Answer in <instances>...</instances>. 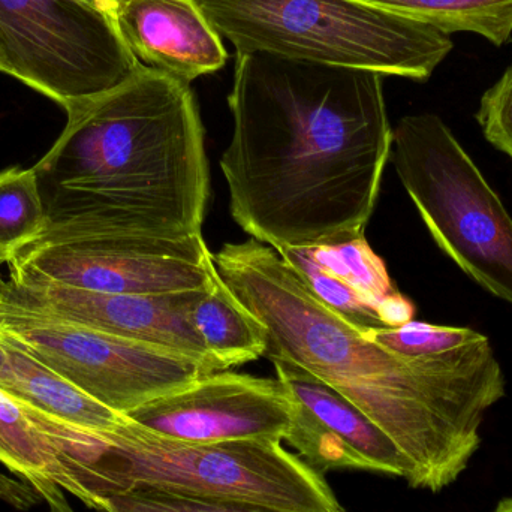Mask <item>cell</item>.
<instances>
[{"mask_svg":"<svg viewBox=\"0 0 512 512\" xmlns=\"http://www.w3.org/2000/svg\"><path fill=\"white\" fill-rule=\"evenodd\" d=\"M66 114L62 134L33 167L47 209L33 243L203 236L210 171L189 84L140 65Z\"/></svg>","mask_w":512,"mask_h":512,"instance_id":"obj_3","label":"cell"},{"mask_svg":"<svg viewBox=\"0 0 512 512\" xmlns=\"http://www.w3.org/2000/svg\"><path fill=\"white\" fill-rule=\"evenodd\" d=\"M45 227L47 209L35 168L0 171V261L36 242Z\"/></svg>","mask_w":512,"mask_h":512,"instance_id":"obj_18","label":"cell"},{"mask_svg":"<svg viewBox=\"0 0 512 512\" xmlns=\"http://www.w3.org/2000/svg\"><path fill=\"white\" fill-rule=\"evenodd\" d=\"M29 409L53 445L65 492L92 510L102 496L155 490L288 512H345L324 475L277 441L192 444L153 435L129 418L101 432Z\"/></svg>","mask_w":512,"mask_h":512,"instance_id":"obj_4","label":"cell"},{"mask_svg":"<svg viewBox=\"0 0 512 512\" xmlns=\"http://www.w3.org/2000/svg\"><path fill=\"white\" fill-rule=\"evenodd\" d=\"M0 463L29 484L50 512H75L65 496V477L26 403L0 390Z\"/></svg>","mask_w":512,"mask_h":512,"instance_id":"obj_15","label":"cell"},{"mask_svg":"<svg viewBox=\"0 0 512 512\" xmlns=\"http://www.w3.org/2000/svg\"><path fill=\"white\" fill-rule=\"evenodd\" d=\"M376 312H378L382 324L390 328H397L414 321L415 306L405 295L396 291L382 298L376 304Z\"/></svg>","mask_w":512,"mask_h":512,"instance_id":"obj_24","label":"cell"},{"mask_svg":"<svg viewBox=\"0 0 512 512\" xmlns=\"http://www.w3.org/2000/svg\"><path fill=\"white\" fill-rule=\"evenodd\" d=\"M8 274L111 294H168L212 285L216 270L203 236L77 237L33 243L8 262Z\"/></svg>","mask_w":512,"mask_h":512,"instance_id":"obj_9","label":"cell"},{"mask_svg":"<svg viewBox=\"0 0 512 512\" xmlns=\"http://www.w3.org/2000/svg\"><path fill=\"white\" fill-rule=\"evenodd\" d=\"M213 261L267 328L264 357L307 370L358 406L414 466L409 486L438 493L466 471L487 411L505 396L489 337L465 328L441 351L406 357L328 309L271 246L227 243Z\"/></svg>","mask_w":512,"mask_h":512,"instance_id":"obj_2","label":"cell"},{"mask_svg":"<svg viewBox=\"0 0 512 512\" xmlns=\"http://www.w3.org/2000/svg\"><path fill=\"white\" fill-rule=\"evenodd\" d=\"M206 289V288H203ZM203 289L168 294H111L0 271V295L75 324L191 355L215 372L225 369L204 345L191 321Z\"/></svg>","mask_w":512,"mask_h":512,"instance_id":"obj_11","label":"cell"},{"mask_svg":"<svg viewBox=\"0 0 512 512\" xmlns=\"http://www.w3.org/2000/svg\"><path fill=\"white\" fill-rule=\"evenodd\" d=\"M295 412L294 397L279 379L222 370L158 397L125 417L162 438L215 444L285 441Z\"/></svg>","mask_w":512,"mask_h":512,"instance_id":"obj_10","label":"cell"},{"mask_svg":"<svg viewBox=\"0 0 512 512\" xmlns=\"http://www.w3.org/2000/svg\"><path fill=\"white\" fill-rule=\"evenodd\" d=\"M493 512H512V496L511 498L502 499V501L499 502L498 507H496V510Z\"/></svg>","mask_w":512,"mask_h":512,"instance_id":"obj_26","label":"cell"},{"mask_svg":"<svg viewBox=\"0 0 512 512\" xmlns=\"http://www.w3.org/2000/svg\"><path fill=\"white\" fill-rule=\"evenodd\" d=\"M477 120L486 140L512 161V66L484 93Z\"/></svg>","mask_w":512,"mask_h":512,"instance_id":"obj_22","label":"cell"},{"mask_svg":"<svg viewBox=\"0 0 512 512\" xmlns=\"http://www.w3.org/2000/svg\"><path fill=\"white\" fill-rule=\"evenodd\" d=\"M83 2L89 3V5L101 9V11L105 12V14H107L108 6H110V0H83Z\"/></svg>","mask_w":512,"mask_h":512,"instance_id":"obj_25","label":"cell"},{"mask_svg":"<svg viewBox=\"0 0 512 512\" xmlns=\"http://www.w3.org/2000/svg\"><path fill=\"white\" fill-rule=\"evenodd\" d=\"M0 390L45 414L84 429L111 432L128 421L0 336Z\"/></svg>","mask_w":512,"mask_h":512,"instance_id":"obj_14","label":"cell"},{"mask_svg":"<svg viewBox=\"0 0 512 512\" xmlns=\"http://www.w3.org/2000/svg\"><path fill=\"white\" fill-rule=\"evenodd\" d=\"M98 512H288L240 501H216L170 495L155 490H129L102 496L95 502Z\"/></svg>","mask_w":512,"mask_h":512,"instance_id":"obj_21","label":"cell"},{"mask_svg":"<svg viewBox=\"0 0 512 512\" xmlns=\"http://www.w3.org/2000/svg\"><path fill=\"white\" fill-rule=\"evenodd\" d=\"M237 53L426 81L450 35L364 0H198Z\"/></svg>","mask_w":512,"mask_h":512,"instance_id":"obj_5","label":"cell"},{"mask_svg":"<svg viewBox=\"0 0 512 512\" xmlns=\"http://www.w3.org/2000/svg\"><path fill=\"white\" fill-rule=\"evenodd\" d=\"M273 364L297 405L285 441L307 466L321 475L336 469L382 472L411 484L414 466L408 457L358 406L295 364Z\"/></svg>","mask_w":512,"mask_h":512,"instance_id":"obj_12","label":"cell"},{"mask_svg":"<svg viewBox=\"0 0 512 512\" xmlns=\"http://www.w3.org/2000/svg\"><path fill=\"white\" fill-rule=\"evenodd\" d=\"M391 159L436 245L512 304V218L447 123L432 113L403 117Z\"/></svg>","mask_w":512,"mask_h":512,"instance_id":"obj_6","label":"cell"},{"mask_svg":"<svg viewBox=\"0 0 512 512\" xmlns=\"http://www.w3.org/2000/svg\"><path fill=\"white\" fill-rule=\"evenodd\" d=\"M0 502L18 511H29L42 502V498L29 484L0 472Z\"/></svg>","mask_w":512,"mask_h":512,"instance_id":"obj_23","label":"cell"},{"mask_svg":"<svg viewBox=\"0 0 512 512\" xmlns=\"http://www.w3.org/2000/svg\"><path fill=\"white\" fill-rule=\"evenodd\" d=\"M107 15L141 65L182 83L227 63L221 35L198 0H110Z\"/></svg>","mask_w":512,"mask_h":512,"instance_id":"obj_13","label":"cell"},{"mask_svg":"<svg viewBox=\"0 0 512 512\" xmlns=\"http://www.w3.org/2000/svg\"><path fill=\"white\" fill-rule=\"evenodd\" d=\"M279 255L304 280L313 294L337 315L361 331L387 327L379 319L376 306L352 288L342 277L324 270L307 248L280 249Z\"/></svg>","mask_w":512,"mask_h":512,"instance_id":"obj_19","label":"cell"},{"mask_svg":"<svg viewBox=\"0 0 512 512\" xmlns=\"http://www.w3.org/2000/svg\"><path fill=\"white\" fill-rule=\"evenodd\" d=\"M0 336L122 415L216 373L183 352L102 333L2 295Z\"/></svg>","mask_w":512,"mask_h":512,"instance_id":"obj_7","label":"cell"},{"mask_svg":"<svg viewBox=\"0 0 512 512\" xmlns=\"http://www.w3.org/2000/svg\"><path fill=\"white\" fill-rule=\"evenodd\" d=\"M228 107L221 168L251 239L280 251L364 236L393 149L382 75L237 53Z\"/></svg>","mask_w":512,"mask_h":512,"instance_id":"obj_1","label":"cell"},{"mask_svg":"<svg viewBox=\"0 0 512 512\" xmlns=\"http://www.w3.org/2000/svg\"><path fill=\"white\" fill-rule=\"evenodd\" d=\"M307 249L324 270L342 277L375 306L396 292L384 261L372 251L364 236L339 245Z\"/></svg>","mask_w":512,"mask_h":512,"instance_id":"obj_20","label":"cell"},{"mask_svg":"<svg viewBox=\"0 0 512 512\" xmlns=\"http://www.w3.org/2000/svg\"><path fill=\"white\" fill-rule=\"evenodd\" d=\"M435 27L471 32L502 47L512 38V0H364Z\"/></svg>","mask_w":512,"mask_h":512,"instance_id":"obj_17","label":"cell"},{"mask_svg":"<svg viewBox=\"0 0 512 512\" xmlns=\"http://www.w3.org/2000/svg\"><path fill=\"white\" fill-rule=\"evenodd\" d=\"M0 60L66 113L141 65L111 18L83 0H0Z\"/></svg>","mask_w":512,"mask_h":512,"instance_id":"obj_8","label":"cell"},{"mask_svg":"<svg viewBox=\"0 0 512 512\" xmlns=\"http://www.w3.org/2000/svg\"><path fill=\"white\" fill-rule=\"evenodd\" d=\"M191 321L210 354L227 370L264 357L267 328L219 273L192 304Z\"/></svg>","mask_w":512,"mask_h":512,"instance_id":"obj_16","label":"cell"},{"mask_svg":"<svg viewBox=\"0 0 512 512\" xmlns=\"http://www.w3.org/2000/svg\"><path fill=\"white\" fill-rule=\"evenodd\" d=\"M0 72H3L2 60H0Z\"/></svg>","mask_w":512,"mask_h":512,"instance_id":"obj_27","label":"cell"}]
</instances>
